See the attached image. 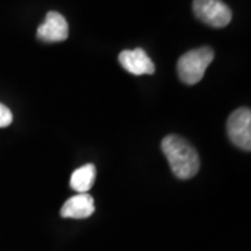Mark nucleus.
<instances>
[{
    "label": "nucleus",
    "mask_w": 251,
    "mask_h": 251,
    "mask_svg": "<svg viewBox=\"0 0 251 251\" xmlns=\"http://www.w3.org/2000/svg\"><path fill=\"white\" fill-rule=\"evenodd\" d=\"M162 151L171 165L173 175L180 180L194 177L200 169V156L196 148L183 137L166 135L162 140Z\"/></svg>",
    "instance_id": "obj_1"
},
{
    "label": "nucleus",
    "mask_w": 251,
    "mask_h": 251,
    "mask_svg": "<svg viewBox=\"0 0 251 251\" xmlns=\"http://www.w3.org/2000/svg\"><path fill=\"white\" fill-rule=\"evenodd\" d=\"M214 50L208 46L193 49L177 60L179 78L187 85H194L202 80L208 66L214 60Z\"/></svg>",
    "instance_id": "obj_2"
},
{
    "label": "nucleus",
    "mask_w": 251,
    "mask_h": 251,
    "mask_svg": "<svg viewBox=\"0 0 251 251\" xmlns=\"http://www.w3.org/2000/svg\"><path fill=\"white\" fill-rule=\"evenodd\" d=\"M193 10L196 17L214 28H224L232 21V10L222 0H194Z\"/></svg>",
    "instance_id": "obj_3"
},
{
    "label": "nucleus",
    "mask_w": 251,
    "mask_h": 251,
    "mask_svg": "<svg viewBox=\"0 0 251 251\" xmlns=\"http://www.w3.org/2000/svg\"><path fill=\"white\" fill-rule=\"evenodd\" d=\"M227 135L233 145L240 150H251V110L249 108H240L230 113L226 125Z\"/></svg>",
    "instance_id": "obj_4"
},
{
    "label": "nucleus",
    "mask_w": 251,
    "mask_h": 251,
    "mask_svg": "<svg viewBox=\"0 0 251 251\" xmlns=\"http://www.w3.org/2000/svg\"><path fill=\"white\" fill-rule=\"evenodd\" d=\"M36 36L45 44H57L69 38V24L57 11H49L45 21L36 29Z\"/></svg>",
    "instance_id": "obj_5"
},
{
    "label": "nucleus",
    "mask_w": 251,
    "mask_h": 251,
    "mask_svg": "<svg viewBox=\"0 0 251 251\" xmlns=\"http://www.w3.org/2000/svg\"><path fill=\"white\" fill-rule=\"evenodd\" d=\"M119 62L126 72L131 73L134 75L152 74L155 72V64L150 59L147 52L141 48L131 49V50H123L119 54Z\"/></svg>",
    "instance_id": "obj_6"
},
{
    "label": "nucleus",
    "mask_w": 251,
    "mask_h": 251,
    "mask_svg": "<svg viewBox=\"0 0 251 251\" xmlns=\"http://www.w3.org/2000/svg\"><path fill=\"white\" fill-rule=\"evenodd\" d=\"M95 211L94 198L88 193L77 194L69 198L60 209V215L63 218H73V219H85L90 218Z\"/></svg>",
    "instance_id": "obj_7"
},
{
    "label": "nucleus",
    "mask_w": 251,
    "mask_h": 251,
    "mask_svg": "<svg viewBox=\"0 0 251 251\" xmlns=\"http://www.w3.org/2000/svg\"><path fill=\"white\" fill-rule=\"evenodd\" d=\"M97 179V168L92 163H87L73 172L70 177V187L78 194L90 191Z\"/></svg>",
    "instance_id": "obj_8"
},
{
    "label": "nucleus",
    "mask_w": 251,
    "mask_h": 251,
    "mask_svg": "<svg viewBox=\"0 0 251 251\" xmlns=\"http://www.w3.org/2000/svg\"><path fill=\"white\" fill-rule=\"evenodd\" d=\"M13 122V113L6 105L0 103V127H7Z\"/></svg>",
    "instance_id": "obj_9"
}]
</instances>
